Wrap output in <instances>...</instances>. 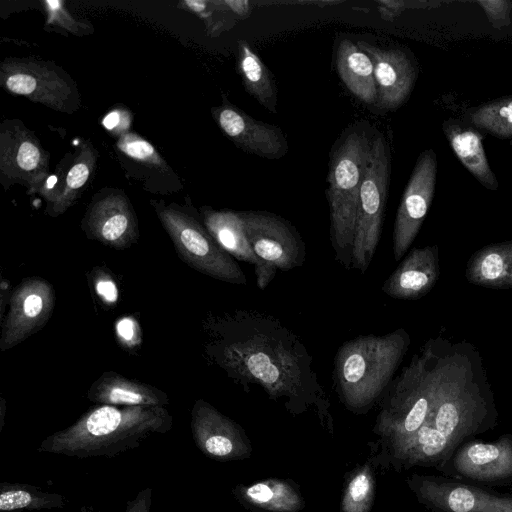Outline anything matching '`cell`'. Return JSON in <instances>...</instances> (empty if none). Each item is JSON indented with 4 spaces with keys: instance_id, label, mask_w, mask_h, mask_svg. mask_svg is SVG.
I'll list each match as a JSON object with an SVG mask.
<instances>
[{
    "instance_id": "cell-5",
    "label": "cell",
    "mask_w": 512,
    "mask_h": 512,
    "mask_svg": "<svg viewBox=\"0 0 512 512\" xmlns=\"http://www.w3.org/2000/svg\"><path fill=\"white\" fill-rule=\"evenodd\" d=\"M372 128L366 121L347 127L330 153L326 196L330 210V242L335 260L352 268L359 195L370 161Z\"/></svg>"
},
{
    "instance_id": "cell-39",
    "label": "cell",
    "mask_w": 512,
    "mask_h": 512,
    "mask_svg": "<svg viewBox=\"0 0 512 512\" xmlns=\"http://www.w3.org/2000/svg\"><path fill=\"white\" fill-rule=\"evenodd\" d=\"M152 493L151 487H146L138 492L133 500L126 503L124 512H150L152 506Z\"/></svg>"
},
{
    "instance_id": "cell-12",
    "label": "cell",
    "mask_w": 512,
    "mask_h": 512,
    "mask_svg": "<svg viewBox=\"0 0 512 512\" xmlns=\"http://www.w3.org/2000/svg\"><path fill=\"white\" fill-rule=\"evenodd\" d=\"M437 177V156L432 148L420 153L397 209L392 250L400 261L415 240L431 206Z\"/></svg>"
},
{
    "instance_id": "cell-24",
    "label": "cell",
    "mask_w": 512,
    "mask_h": 512,
    "mask_svg": "<svg viewBox=\"0 0 512 512\" xmlns=\"http://www.w3.org/2000/svg\"><path fill=\"white\" fill-rule=\"evenodd\" d=\"M235 499L251 512H300L305 500L292 480L263 479L252 484H238L232 489Z\"/></svg>"
},
{
    "instance_id": "cell-29",
    "label": "cell",
    "mask_w": 512,
    "mask_h": 512,
    "mask_svg": "<svg viewBox=\"0 0 512 512\" xmlns=\"http://www.w3.org/2000/svg\"><path fill=\"white\" fill-rule=\"evenodd\" d=\"M461 119L484 135L512 139V95L470 107Z\"/></svg>"
},
{
    "instance_id": "cell-33",
    "label": "cell",
    "mask_w": 512,
    "mask_h": 512,
    "mask_svg": "<svg viewBox=\"0 0 512 512\" xmlns=\"http://www.w3.org/2000/svg\"><path fill=\"white\" fill-rule=\"evenodd\" d=\"M118 150L128 158L158 171H168V165L155 147L136 133L128 132L118 138Z\"/></svg>"
},
{
    "instance_id": "cell-14",
    "label": "cell",
    "mask_w": 512,
    "mask_h": 512,
    "mask_svg": "<svg viewBox=\"0 0 512 512\" xmlns=\"http://www.w3.org/2000/svg\"><path fill=\"white\" fill-rule=\"evenodd\" d=\"M54 305L55 292L48 281L37 276L24 278L9 299L0 350H9L38 332L50 319Z\"/></svg>"
},
{
    "instance_id": "cell-4",
    "label": "cell",
    "mask_w": 512,
    "mask_h": 512,
    "mask_svg": "<svg viewBox=\"0 0 512 512\" xmlns=\"http://www.w3.org/2000/svg\"><path fill=\"white\" fill-rule=\"evenodd\" d=\"M411 343L404 328L383 335L345 341L334 357L333 388L344 407L356 415L379 404Z\"/></svg>"
},
{
    "instance_id": "cell-43",
    "label": "cell",
    "mask_w": 512,
    "mask_h": 512,
    "mask_svg": "<svg viewBox=\"0 0 512 512\" xmlns=\"http://www.w3.org/2000/svg\"><path fill=\"white\" fill-rule=\"evenodd\" d=\"M4 400L2 399V415H1V429H2V426H3V417H4V411H5V406H4Z\"/></svg>"
},
{
    "instance_id": "cell-19",
    "label": "cell",
    "mask_w": 512,
    "mask_h": 512,
    "mask_svg": "<svg viewBox=\"0 0 512 512\" xmlns=\"http://www.w3.org/2000/svg\"><path fill=\"white\" fill-rule=\"evenodd\" d=\"M449 463L456 475L467 479L480 482L509 480L512 478V436L503 435L488 443L468 441Z\"/></svg>"
},
{
    "instance_id": "cell-38",
    "label": "cell",
    "mask_w": 512,
    "mask_h": 512,
    "mask_svg": "<svg viewBox=\"0 0 512 512\" xmlns=\"http://www.w3.org/2000/svg\"><path fill=\"white\" fill-rule=\"evenodd\" d=\"M96 293L103 301L113 304L118 300V289L109 276H101L95 282Z\"/></svg>"
},
{
    "instance_id": "cell-22",
    "label": "cell",
    "mask_w": 512,
    "mask_h": 512,
    "mask_svg": "<svg viewBox=\"0 0 512 512\" xmlns=\"http://www.w3.org/2000/svg\"><path fill=\"white\" fill-rule=\"evenodd\" d=\"M442 131L455 156L469 173L486 189L497 191L499 182L491 169L483 146L484 134L461 118H448Z\"/></svg>"
},
{
    "instance_id": "cell-10",
    "label": "cell",
    "mask_w": 512,
    "mask_h": 512,
    "mask_svg": "<svg viewBox=\"0 0 512 512\" xmlns=\"http://www.w3.org/2000/svg\"><path fill=\"white\" fill-rule=\"evenodd\" d=\"M0 84L14 95L58 112L72 114L81 107V95L75 81L50 61L6 58L0 65Z\"/></svg>"
},
{
    "instance_id": "cell-32",
    "label": "cell",
    "mask_w": 512,
    "mask_h": 512,
    "mask_svg": "<svg viewBox=\"0 0 512 512\" xmlns=\"http://www.w3.org/2000/svg\"><path fill=\"white\" fill-rule=\"evenodd\" d=\"M179 6L201 18L207 34L212 37L230 30L237 22V18L225 5L224 0H185L181 1Z\"/></svg>"
},
{
    "instance_id": "cell-21",
    "label": "cell",
    "mask_w": 512,
    "mask_h": 512,
    "mask_svg": "<svg viewBox=\"0 0 512 512\" xmlns=\"http://www.w3.org/2000/svg\"><path fill=\"white\" fill-rule=\"evenodd\" d=\"M440 276L437 245L412 249L381 287L397 300H416L428 294Z\"/></svg>"
},
{
    "instance_id": "cell-34",
    "label": "cell",
    "mask_w": 512,
    "mask_h": 512,
    "mask_svg": "<svg viewBox=\"0 0 512 512\" xmlns=\"http://www.w3.org/2000/svg\"><path fill=\"white\" fill-rule=\"evenodd\" d=\"M46 16L45 24L75 36H87L94 32L89 21L76 19L60 0H46L43 3Z\"/></svg>"
},
{
    "instance_id": "cell-11",
    "label": "cell",
    "mask_w": 512,
    "mask_h": 512,
    "mask_svg": "<svg viewBox=\"0 0 512 512\" xmlns=\"http://www.w3.org/2000/svg\"><path fill=\"white\" fill-rule=\"evenodd\" d=\"M49 153L19 119L0 125V180L5 189L20 184L35 193L49 177Z\"/></svg>"
},
{
    "instance_id": "cell-23",
    "label": "cell",
    "mask_w": 512,
    "mask_h": 512,
    "mask_svg": "<svg viewBox=\"0 0 512 512\" xmlns=\"http://www.w3.org/2000/svg\"><path fill=\"white\" fill-rule=\"evenodd\" d=\"M87 398L96 404L129 407H165L168 395L162 390L107 371L90 386Z\"/></svg>"
},
{
    "instance_id": "cell-2",
    "label": "cell",
    "mask_w": 512,
    "mask_h": 512,
    "mask_svg": "<svg viewBox=\"0 0 512 512\" xmlns=\"http://www.w3.org/2000/svg\"><path fill=\"white\" fill-rule=\"evenodd\" d=\"M497 423L493 393L476 348L466 341L440 338L432 408L408 439L379 448L370 462L396 471L414 466L445 470L456 451Z\"/></svg>"
},
{
    "instance_id": "cell-3",
    "label": "cell",
    "mask_w": 512,
    "mask_h": 512,
    "mask_svg": "<svg viewBox=\"0 0 512 512\" xmlns=\"http://www.w3.org/2000/svg\"><path fill=\"white\" fill-rule=\"evenodd\" d=\"M172 425V415L165 407L99 404L46 437L37 451L80 459L112 458L138 448L152 435L169 432Z\"/></svg>"
},
{
    "instance_id": "cell-16",
    "label": "cell",
    "mask_w": 512,
    "mask_h": 512,
    "mask_svg": "<svg viewBox=\"0 0 512 512\" xmlns=\"http://www.w3.org/2000/svg\"><path fill=\"white\" fill-rule=\"evenodd\" d=\"M192 437L199 451L217 461L251 457L252 445L245 430L203 399L195 401L190 422Z\"/></svg>"
},
{
    "instance_id": "cell-25",
    "label": "cell",
    "mask_w": 512,
    "mask_h": 512,
    "mask_svg": "<svg viewBox=\"0 0 512 512\" xmlns=\"http://www.w3.org/2000/svg\"><path fill=\"white\" fill-rule=\"evenodd\" d=\"M466 279L473 285L491 289L512 288V240L491 243L469 259Z\"/></svg>"
},
{
    "instance_id": "cell-18",
    "label": "cell",
    "mask_w": 512,
    "mask_h": 512,
    "mask_svg": "<svg viewBox=\"0 0 512 512\" xmlns=\"http://www.w3.org/2000/svg\"><path fill=\"white\" fill-rule=\"evenodd\" d=\"M211 113L226 137L246 153L271 160L286 155L288 142L278 126L254 119L230 103L213 107Z\"/></svg>"
},
{
    "instance_id": "cell-28",
    "label": "cell",
    "mask_w": 512,
    "mask_h": 512,
    "mask_svg": "<svg viewBox=\"0 0 512 512\" xmlns=\"http://www.w3.org/2000/svg\"><path fill=\"white\" fill-rule=\"evenodd\" d=\"M237 65L245 90L271 113H277V87L271 71L246 41H239Z\"/></svg>"
},
{
    "instance_id": "cell-20",
    "label": "cell",
    "mask_w": 512,
    "mask_h": 512,
    "mask_svg": "<svg viewBox=\"0 0 512 512\" xmlns=\"http://www.w3.org/2000/svg\"><path fill=\"white\" fill-rule=\"evenodd\" d=\"M97 159L91 141L81 139L69 163L58 169L55 183L38 190L46 200V214L58 217L77 201L94 174Z\"/></svg>"
},
{
    "instance_id": "cell-26",
    "label": "cell",
    "mask_w": 512,
    "mask_h": 512,
    "mask_svg": "<svg viewBox=\"0 0 512 512\" xmlns=\"http://www.w3.org/2000/svg\"><path fill=\"white\" fill-rule=\"evenodd\" d=\"M336 69L346 88L366 104L377 103L374 66L370 57L350 39L342 40L336 51Z\"/></svg>"
},
{
    "instance_id": "cell-30",
    "label": "cell",
    "mask_w": 512,
    "mask_h": 512,
    "mask_svg": "<svg viewBox=\"0 0 512 512\" xmlns=\"http://www.w3.org/2000/svg\"><path fill=\"white\" fill-rule=\"evenodd\" d=\"M68 499L61 494L45 492L26 483H0V511L22 512L64 508Z\"/></svg>"
},
{
    "instance_id": "cell-17",
    "label": "cell",
    "mask_w": 512,
    "mask_h": 512,
    "mask_svg": "<svg viewBox=\"0 0 512 512\" xmlns=\"http://www.w3.org/2000/svg\"><path fill=\"white\" fill-rule=\"evenodd\" d=\"M357 45L371 59L377 87V105L388 110L401 107L410 97L418 77L413 54L400 47H380L366 41Z\"/></svg>"
},
{
    "instance_id": "cell-9",
    "label": "cell",
    "mask_w": 512,
    "mask_h": 512,
    "mask_svg": "<svg viewBox=\"0 0 512 512\" xmlns=\"http://www.w3.org/2000/svg\"><path fill=\"white\" fill-rule=\"evenodd\" d=\"M391 174V153L384 136L373 137L370 161L359 195L352 268L365 273L379 244Z\"/></svg>"
},
{
    "instance_id": "cell-36",
    "label": "cell",
    "mask_w": 512,
    "mask_h": 512,
    "mask_svg": "<svg viewBox=\"0 0 512 512\" xmlns=\"http://www.w3.org/2000/svg\"><path fill=\"white\" fill-rule=\"evenodd\" d=\"M131 124L130 112L123 108H115L102 119L103 127L118 138L128 133Z\"/></svg>"
},
{
    "instance_id": "cell-40",
    "label": "cell",
    "mask_w": 512,
    "mask_h": 512,
    "mask_svg": "<svg viewBox=\"0 0 512 512\" xmlns=\"http://www.w3.org/2000/svg\"><path fill=\"white\" fill-rule=\"evenodd\" d=\"M376 4L380 17L387 21L394 20L407 9V2L405 1L378 0Z\"/></svg>"
},
{
    "instance_id": "cell-35",
    "label": "cell",
    "mask_w": 512,
    "mask_h": 512,
    "mask_svg": "<svg viewBox=\"0 0 512 512\" xmlns=\"http://www.w3.org/2000/svg\"><path fill=\"white\" fill-rule=\"evenodd\" d=\"M483 9L493 28L501 29L511 24L512 2L509 0H480L476 2Z\"/></svg>"
},
{
    "instance_id": "cell-31",
    "label": "cell",
    "mask_w": 512,
    "mask_h": 512,
    "mask_svg": "<svg viewBox=\"0 0 512 512\" xmlns=\"http://www.w3.org/2000/svg\"><path fill=\"white\" fill-rule=\"evenodd\" d=\"M375 473L370 461L360 464L346 474L341 512H370L375 499Z\"/></svg>"
},
{
    "instance_id": "cell-13",
    "label": "cell",
    "mask_w": 512,
    "mask_h": 512,
    "mask_svg": "<svg viewBox=\"0 0 512 512\" xmlns=\"http://www.w3.org/2000/svg\"><path fill=\"white\" fill-rule=\"evenodd\" d=\"M417 500L433 512H512V497L441 477L412 474L406 479Z\"/></svg>"
},
{
    "instance_id": "cell-41",
    "label": "cell",
    "mask_w": 512,
    "mask_h": 512,
    "mask_svg": "<svg viewBox=\"0 0 512 512\" xmlns=\"http://www.w3.org/2000/svg\"><path fill=\"white\" fill-rule=\"evenodd\" d=\"M224 3L237 20L248 18L253 10L252 3L247 0H224Z\"/></svg>"
},
{
    "instance_id": "cell-6",
    "label": "cell",
    "mask_w": 512,
    "mask_h": 512,
    "mask_svg": "<svg viewBox=\"0 0 512 512\" xmlns=\"http://www.w3.org/2000/svg\"><path fill=\"white\" fill-rule=\"evenodd\" d=\"M439 342L428 340L386 390L373 427L378 449L408 439L424 424L435 398Z\"/></svg>"
},
{
    "instance_id": "cell-15",
    "label": "cell",
    "mask_w": 512,
    "mask_h": 512,
    "mask_svg": "<svg viewBox=\"0 0 512 512\" xmlns=\"http://www.w3.org/2000/svg\"><path fill=\"white\" fill-rule=\"evenodd\" d=\"M86 237L113 249L123 250L139 238L138 220L126 194L119 189L95 194L81 222Z\"/></svg>"
},
{
    "instance_id": "cell-8",
    "label": "cell",
    "mask_w": 512,
    "mask_h": 512,
    "mask_svg": "<svg viewBox=\"0 0 512 512\" xmlns=\"http://www.w3.org/2000/svg\"><path fill=\"white\" fill-rule=\"evenodd\" d=\"M245 233L258 261L256 285L264 290L278 271L301 267L306 259L305 243L286 219L267 211H239Z\"/></svg>"
},
{
    "instance_id": "cell-27",
    "label": "cell",
    "mask_w": 512,
    "mask_h": 512,
    "mask_svg": "<svg viewBox=\"0 0 512 512\" xmlns=\"http://www.w3.org/2000/svg\"><path fill=\"white\" fill-rule=\"evenodd\" d=\"M200 213L208 232L227 253L254 268L257 266L258 261L247 239L239 211L215 210L204 206Z\"/></svg>"
},
{
    "instance_id": "cell-1",
    "label": "cell",
    "mask_w": 512,
    "mask_h": 512,
    "mask_svg": "<svg viewBox=\"0 0 512 512\" xmlns=\"http://www.w3.org/2000/svg\"><path fill=\"white\" fill-rule=\"evenodd\" d=\"M208 352L235 383L249 391L259 386L270 400L297 416L312 412L334 432L328 395L301 339L276 317L240 309L211 323Z\"/></svg>"
},
{
    "instance_id": "cell-7",
    "label": "cell",
    "mask_w": 512,
    "mask_h": 512,
    "mask_svg": "<svg viewBox=\"0 0 512 512\" xmlns=\"http://www.w3.org/2000/svg\"><path fill=\"white\" fill-rule=\"evenodd\" d=\"M151 204L182 261L214 279L237 285L247 283L245 273L236 260L195 216L162 201H151Z\"/></svg>"
},
{
    "instance_id": "cell-42",
    "label": "cell",
    "mask_w": 512,
    "mask_h": 512,
    "mask_svg": "<svg viewBox=\"0 0 512 512\" xmlns=\"http://www.w3.org/2000/svg\"><path fill=\"white\" fill-rule=\"evenodd\" d=\"M81 512H105V511L93 510V509H90V508H87V507H83L81 509Z\"/></svg>"
},
{
    "instance_id": "cell-37",
    "label": "cell",
    "mask_w": 512,
    "mask_h": 512,
    "mask_svg": "<svg viewBox=\"0 0 512 512\" xmlns=\"http://www.w3.org/2000/svg\"><path fill=\"white\" fill-rule=\"evenodd\" d=\"M118 338L126 346H135L139 340V330L137 322L130 317H124L116 325Z\"/></svg>"
}]
</instances>
